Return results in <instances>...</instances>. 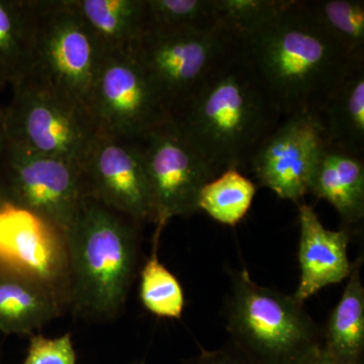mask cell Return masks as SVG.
I'll use <instances>...</instances> for the list:
<instances>
[{"label": "cell", "mask_w": 364, "mask_h": 364, "mask_svg": "<svg viewBox=\"0 0 364 364\" xmlns=\"http://www.w3.org/2000/svg\"><path fill=\"white\" fill-rule=\"evenodd\" d=\"M170 116L217 176L229 168L247 173L256 150L284 119L241 44Z\"/></svg>", "instance_id": "6da1fadb"}, {"label": "cell", "mask_w": 364, "mask_h": 364, "mask_svg": "<svg viewBox=\"0 0 364 364\" xmlns=\"http://www.w3.org/2000/svg\"><path fill=\"white\" fill-rule=\"evenodd\" d=\"M240 44L284 117L316 114L354 59L306 0H287L274 18Z\"/></svg>", "instance_id": "7a4b0ae2"}, {"label": "cell", "mask_w": 364, "mask_h": 364, "mask_svg": "<svg viewBox=\"0 0 364 364\" xmlns=\"http://www.w3.org/2000/svg\"><path fill=\"white\" fill-rule=\"evenodd\" d=\"M139 227L140 223L85 196L65 234L74 315L107 321L123 311L138 265Z\"/></svg>", "instance_id": "3957f363"}, {"label": "cell", "mask_w": 364, "mask_h": 364, "mask_svg": "<svg viewBox=\"0 0 364 364\" xmlns=\"http://www.w3.org/2000/svg\"><path fill=\"white\" fill-rule=\"evenodd\" d=\"M226 318L235 350L250 364H293L322 346L304 304L259 286L246 269L234 273Z\"/></svg>", "instance_id": "277c9868"}, {"label": "cell", "mask_w": 364, "mask_h": 364, "mask_svg": "<svg viewBox=\"0 0 364 364\" xmlns=\"http://www.w3.org/2000/svg\"><path fill=\"white\" fill-rule=\"evenodd\" d=\"M105 58L71 0H36L30 65L23 80L87 107Z\"/></svg>", "instance_id": "5b68a950"}, {"label": "cell", "mask_w": 364, "mask_h": 364, "mask_svg": "<svg viewBox=\"0 0 364 364\" xmlns=\"http://www.w3.org/2000/svg\"><path fill=\"white\" fill-rule=\"evenodd\" d=\"M11 90L4 107L9 142L82 167L100 131L88 107L25 80Z\"/></svg>", "instance_id": "8992f818"}, {"label": "cell", "mask_w": 364, "mask_h": 364, "mask_svg": "<svg viewBox=\"0 0 364 364\" xmlns=\"http://www.w3.org/2000/svg\"><path fill=\"white\" fill-rule=\"evenodd\" d=\"M238 44L240 43L224 26L215 23L191 28L145 30L132 52L171 112Z\"/></svg>", "instance_id": "52a82bcc"}, {"label": "cell", "mask_w": 364, "mask_h": 364, "mask_svg": "<svg viewBox=\"0 0 364 364\" xmlns=\"http://www.w3.org/2000/svg\"><path fill=\"white\" fill-rule=\"evenodd\" d=\"M85 196L80 165L9 141L0 160V202L33 213L65 236Z\"/></svg>", "instance_id": "ba28073f"}, {"label": "cell", "mask_w": 364, "mask_h": 364, "mask_svg": "<svg viewBox=\"0 0 364 364\" xmlns=\"http://www.w3.org/2000/svg\"><path fill=\"white\" fill-rule=\"evenodd\" d=\"M154 210L156 229L174 217L198 213L203 186L215 172L193 149L171 116L136 141Z\"/></svg>", "instance_id": "9c48e42d"}, {"label": "cell", "mask_w": 364, "mask_h": 364, "mask_svg": "<svg viewBox=\"0 0 364 364\" xmlns=\"http://www.w3.org/2000/svg\"><path fill=\"white\" fill-rule=\"evenodd\" d=\"M87 107L98 130L132 141L140 140L170 116L156 86L132 50L105 57Z\"/></svg>", "instance_id": "30bf717a"}, {"label": "cell", "mask_w": 364, "mask_h": 364, "mask_svg": "<svg viewBox=\"0 0 364 364\" xmlns=\"http://www.w3.org/2000/svg\"><path fill=\"white\" fill-rule=\"evenodd\" d=\"M325 143L315 112L284 117L256 150L248 172L258 186L272 189L282 200L298 203L310 193Z\"/></svg>", "instance_id": "8fae6325"}, {"label": "cell", "mask_w": 364, "mask_h": 364, "mask_svg": "<svg viewBox=\"0 0 364 364\" xmlns=\"http://www.w3.org/2000/svg\"><path fill=\"white\" fill-rule=\"evenodd\" d=\"M85 195L134 221L154 223V210L136 141L98 131L82 164Z\"/></svg>", "instance_id": "7c38bea8"}, {"label": "cell", "mask_w": 364, "mask_h": 364, "mask_svg": "<svg viewBox=\"0 0 364 364\" xmlns=\"http://www.w3.org/2000/svg\"><path fill=\"white\" fill-rule=\"evenodd\" d=\"M0 260L39 280L69 308L65 236L42 218L0 202Z\"/></svg>", "instance_id": "4fadbf2b"}, {"label": "cell", "mask_w": 364, "mask_h": 364, "mask_svg": "<svg viewBox=\"0 0 364 364\" xmlns=\"http://www.w3.org/2000/svg\"><path fill=\"white\" fill-rule=\"evenodd\" d=\"M299 262L301 277L294 296L305 303L325 287L348 279L352 265L348 258L351 232L326 229L315 210L306 203L299 205Z\"/></svg>", "instance_id": "5bb4252c"}, {"label": "cell", "mask_w": 364, "mask_h": 364, "mask_svg": "<svg viewBox=\"0 0 364 364\" xmlns=\"http://www.w3.org/2000/svg\"><path fill=\"white\" fill-rule=\"evenodd\" d=\"M49 287L0 260V333L30 337L63 313Z\"/></svg>", "instance_id": "9a60e30c"}, {"label": "cell", "mask_w": 364, "mask_h": 364, "mask_svg": "<svg viewBox=\"0 0 364 364\" xmlns=\"http://www.w3.org/2000/svg\"><path fill=\"white\" fill-rule=\"evenodd\" d=\"M309 193L329 203L351 232L364 218V156L325 143Z\"/></svg>", "instance_id": "2e32d148"}, {"label": "cell", "mask_w": 364, "mask_h": 364, "mask_svg": "<svg viewBox=\"0 0 364 364\" xmlns=\"http://www.w3.org/2000/svg\"><path fill=\"white\" fill-rule=\"evenodd\" d=\"M316 114L326 143L364 156V57L352 59Z\"/></svg>", "instance_id": "e0dca14e"}, {"label": "cell", "mask_w": 364, "mask_h": 364, "mask_svg": "<svg viewBox=\"0 0 364 364\" xmlns=\"http://www.w3.org/2000/svg\"><path fill=\"white\" fill-rule=\"evenodd\" d=\"M105 57L131 51L145 28V0H71Z\"/></svg>", "instance_id": "ac0fdd59"}, {"label": "cell", "mask_w": 364, "mask_h": 364, "mask_svg": "<svg viewBox=\"0 0 364 364\" xmlns=\"http://www.w3.org/2000/svg\"><path fill=\"white\" fill-rule=\"evenodd\" d=\"M361 262L360 258L353 262L341 299L323 331L321 347L340 364H363L364 287Z\"/></svg>", "instance_id": "d6986e66"}, {"label": "cell", "mask_w": 364, "mask_h": 364, "mask_svg": "<svg viewBox=\"0 0 364 364\" xmlns=\"http://www.w3.org/2000/svg\"><path fill=\"white\" fill-rule=\"evenodd\" d=\"M36 0H0V82L13 86L30 65Z\"/></svg>", "instance_id": "ffe728a7"}, {"label": "cell", "mask_w": 364, "mask_h": 364, "mask_svg": "<svg viewBox=\"0 0 364 364\" xmlns=\"http://www.w3.org/2000/svg\"><path fill=\"white\" fill-rule=\"evenodd\" d=\"M257 186L236 168H229L203 186L198 210L227 226H236L247 215Z\"/></svg>", "instance_id": "44dd1931"}, {"label": "cell", "mask_w": 364, "mask_h": 364, "mask_svg": "<svg viewBox=\"0 0 364 364\" xmlns=\"http://www.w3.org/2000/svg\"><path fill=\"white\" fill-rule=\"evenodd\" d=\"M162 231L155 229L152 252L141 270L140 299L146 310L159 318H181L186 299L181 282L160 262L158 246Z\"/></svg>", "instance_id": "7402d4cb"}, {"label": "cell", "mask_w": 364, "mask_h": 364, "mask_svg": "<svg viewBox=\"0 0 364 364\" xmlns=\"http://www.w3.org/2000/svg\"><path fill=\"white\" fill-rule=\"evenodd\" d=\"M314 13L351 58L364 57V1L312 0Z\"/></svg>", "instance_id": "603a6c76"}, {"label": "cell", "mask_w": 364, "mask_h": 364, "mask_svg": "<svg viewBox=\"0 0 364 364\" xmlns=\"http://www.w3.org/2000/svg\"><path fill=\"white\" fill-rule=\"evenodd\" d=\"M287 0H214L215 21L239 43L277 16Z\"/></svg>", "instance_id": "cb8c5ba5"}, {"label": "cell", "mask_w": 364, "mask_h": 364, "mask_svg": "<svg viewBox=\"0 0 364 364\" xmlns=\"http://www.w3.org/2000/svg\"><path fill=\"white\" fill-rule=\"evenodd\" d=\"M215 23L214 0H145L144 31L191 28Z\"/></svg>", "instance_id": "d4e9b609"}, {"label": "cell", "mask_w": 364, "mask_h": 364, "mask_svg": "<svg viewBox=\"0 0 364 364\" xmlns=\"http://www.w3.org/2000/svg\"><path fill=\"white\" fill-rule=\"evenodd\" d=\"M75 348L69 333L49 338L41 334L30 336L28 352L23 364H76Z\"/></svg>", "instance_id": "484cf974"}, {"label": "cell", "mask_w": 364, "mask_h": 364, "mask_svg": "<svg viewBox=\"0 0 364 364\" xmlns=\"http://www.w3.org/2000/svg\"><path fill=\"white\" fill-rule=\"evenodd\" d=\"M186 364H250L235 349L205 350L200 348V353L186 361Z\"/></svg>", "instance_id": "4316f807"}, {"label": "cell", "mask_w": 364, "mask_h": 364, "mask_svg": "<svg viewBox=\"0 0 364 364\" xmlns=\"http://www.w3.org/2000/svg\"><path fill=\"white\" fill-rule=\"evenodd\" d=\"M293 364H340L335 361L334 359L330 358L327 353L324 350H323L322 347H318V348L315 349L310 353L306 354V356H304L303 358L299 359V360L296 361V363Z\"/></svg>", "instance_id": "83f0119b"}, {"label": "cell", "mask_w": 364, "mask_h": 364, "mask_svg": "<svg viewBox=\"0 0 364 364\" xmlns=\"http://www.w3.org/2000/svg\"><path fill=\"white\" fill-rule=\"evenodd\" d=\"M9 144L7 138L6 121H4V107L0 105V160L4 156Z\"/></svg>", "instance_id": "f1b7e54d"}, {"label": "cell", "mask_w": 364, "mask_h": 364, "mask_svg": "<svg viewBox=\"0 0 364 364\" xmlns=\"http://www.w3.org/2000/svg\"><path fill=\"white\" fill-rule=\"evenodd\" d=\"M131 364H145V363H144L142 360H136L134 361V363H132Z\"/></svg>", "instance_id": "f546056e"}, {"label": "cell", "mask_w": 364, "mask_h": 364, "mask_svg": "<svg viewBox=\"0 0 364 364\" xmlns=\"http://www.w3.org/2000/svg\"><path fill=\"white\" fill-rule=\"evenodd\" d=\"M6 85H4V83L0 82V90H4V87H6Z\"/></svg>", "instance_id": "4dcf8cb0"}, {"label": "cell", "mask_w": 364, "mask_h": 364, "mask_svg": "<svg viewBox=\"0 0 364 364\" xmlns=\"http://www.w3.org/2000/svg\"><path fill=\"white\" fill-rule=\"evenodd\" d=\"M0 364H2L1 353H0Z\"/></svg>", "instance_id": "1f68e13d"}]
</instances>
